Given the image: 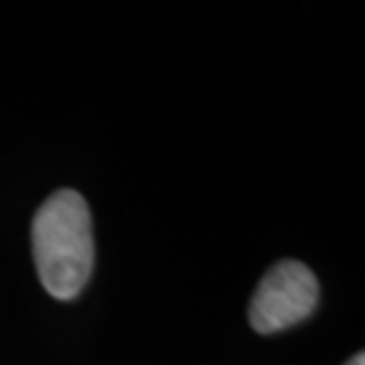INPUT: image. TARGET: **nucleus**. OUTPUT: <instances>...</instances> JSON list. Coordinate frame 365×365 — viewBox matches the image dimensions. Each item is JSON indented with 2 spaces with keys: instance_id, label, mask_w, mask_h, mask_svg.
<instances>
[{
  "instance_id": "1",
  "label": "nucleus",
  "mask_w": 365,
  "mask_h": 365,
  "mask_svg": "<svg viewBox=\"0 0 365 365\" xmlns=\"http://www.w3.org/2000/svg\"><path fill=\"white\" fill-rule=\"evenodd\" d=\"M31 250L48 294L60 302L81 294L95 261L91 209L81 192L57 190L41 204L31 223Z\"/></svg>"
},
{
  "instance_id": "2",
  "label": "nucleus",
  "mask_w": 365,
  "mask_h": 365,
  "mask_svg": "<svg viewBox=\"0 0 365 365\" xmlns=\"http://www.w3.org/2000/svg\"><path fill=\"white\" fill-rule=\"evenodd\" d=\"M320 284L302 261L284 259L268 271L254 289L250 323L259 334H275L299 325L316 311Z\"/></svg>"
},
{
  "instance_id": "3",
  "label": "nucleus",
  "mask_w": 365,
  "mask_h": 365,
  "mask_svg": "<svg viewBox=\"0 0 365 365\" xmlns=\"http://www.w3.org/2000/svg\"><path fill=\"white\" fill-rule=\"evenodd\" d=\"M346 365H365V354H363V351H361V354H356L354 359L349 361Z\"/></svg>"
}]
</instances>
